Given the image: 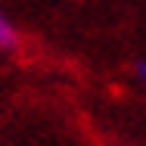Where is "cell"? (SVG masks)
<instances>
[{
  "instance_id": "6da1fadb",
  "label": "cell",
  "mask_w": 146,
  "mask_h": 146,
  "mask_svg": "<svg viewBox=\"0 0 146 146\" xmlns=\"http://www.w3.org/2000/svg\"><path fill=\"white\" fill-rule=\"evenodd\" d=\"M19 47V34L6 22V16H0V50H16Z\"/></svg>"
},
{
  "instance_id": "7a4b0ae2",
  "label": "cell",
  "mask_w": 146,
  "mask_h": 146,
  "mask_svg": "<svg viewBox=\"0 0 146 146\" xmlns=\"http://www.w3.org/2000/svg\"><path fill=\"white\" fill-rule=\"evenodd\" d=\"M140 75H143V81H146V62H140Z\"/></svg>"
}]
</instances>
